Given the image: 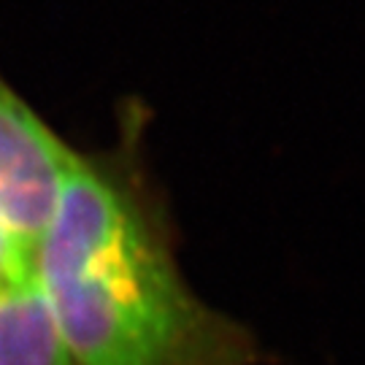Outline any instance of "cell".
Wrapping results in <instances>:
<instances>
[{"instance_id":"cell-1","label":"cell","mask_w":365,"mask_h":365,"mask_svg":"<svg viewBox=\"0 0 365 365\" xmlns=\"http://www.w3.org/2000/svg\"><path fill=\"white\" fill-rule=\"evenodd\" d=\"M141 133L128 111L117 144L78 149L27 262L66 365H262L255 330L187 282Z\"/></svg>"},{"instance_id":"cell-2","label":"cell","mask_w":365,"mask_h":365,"mask_svg":"<svg viewBox=\"0 0 365 365\" xmlns=\"http://www.w3.org/2000/svg\"><path fill=\"white\" fill-rule=\"evenodd\" d=\"M78 149L0 73V235L30 262Z\"/></svg>"},{"instance_id":"cell-3","label":"cell","mask_w":365,"mask_h":365,"mask_svg":"<svg viewBox=\"0 0 365 365\" xmlns=\"http://www.w3.org/2000/svg\"><path fill=\"white\" fill-rule=\"evenodd\" d=\"M0 365H66L30 282L0 287Z\"/></svg>"},{"instance_id":"cell-4","label":"cell","mask_w":365,"mask_h":365,"mask_svg":"<svg viewBox=\"0 0 365 365\" xmlns=\"http://www.w3.org/2000/svg\"><path fill=\"white\" fill-rule=\"evenodd\" d=\"M27 282V265L19 257V252L0 235V287Z\"/></svg>"}]
</instances>
